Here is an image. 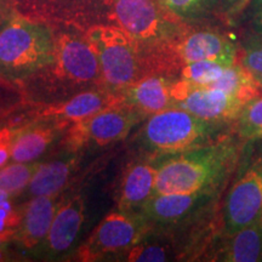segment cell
<instances>
[{
	"label": "cell",
	"mask_w": 262,
	"mask_h": 262,
	"mask_svg": "<svg viewBox=\"0 0 262 262\" xmlns=\"http://www.w3.org/2000/svg\"><path fill=\"white\" fill-rule=\"evenodd\" d=\"M242 146L232 134L209 145L156 157L155 194L215 192L237 166Z\"/></svg>",
	"instance_id": "1"
},
{
	"label": "cell",
	"mask_w": 262,
	"mask_h": 262,
	"mask_svg": "<svg viewBox=\"0 0 262 262\" xmlns=\"http://www.w3.org/2000/svg\"><path fill=\"white\" fill-rule=\"evenodd\" d=\"M231 123L206 120L180 107L148 117L137 142L153 158L209 145L232 135Z\"/></svg>",
	"instance_id": "2"
},
{
	"label": "cell",
	"mask_w": 262,
	"mask_h": 262,
	"mask_svg": "<svg viewBox=\"0 0 262 262\" xmlns=\"http://www.w3.org/2000/svg\"><path fill=\"white\" fill-rule=\"evenodd\" d=\"M56 35L45 22L19 15L0 29V78L21 81L48 68Z\"/></svg>",
	"instance_id": "3"
},
{
	"label": "cell",
	"mask_w": 262,
	"mask_h": 262,
	"mask_svg": "<svg viewBox=\"0 0 262 262\" xmlns=\"http://www.w3.org/2000/svg\"><path fill=\"white\" fill-rule=\"evenodd\" d=\"M239 42L227 32L187 24L169 44L143 60V68L152 73L176 75L180 68L194 62L237 63Z\"/></svg>",
	"instance_id": "4"
},
{
	"label": "cell",
	"mask_w": 262,
	"mask_h": 262,
	"mask_svg": "<svg viewBox=\"0 0 262 262\" xmlns=\"http://www.w3.org/2000/svg\"><path fill=\"white\" fill-rule=\"evenodd\" d=\"M110 22L133 38L141 62L169 44L187 25L170 15L160 0H113Z\"/></svg>",
	"instance_id": "5"
},
{
	"label": "cell",
	"mask_w": 262,
	"mask_h": 262,
	"mask_svg": "<svg viewBox=\"0 0 262 262\" xmlns=\"http://www.w3.org/2000/svg\"><path fill=\"white\" fill-rule=\"evenodd\" d=\"M85 37L96 52L108 90L119 93L143 77L136 42L123 29L111 24L94 25L85 29Z\"/></svg>",
	"instance_id": "6"
},
{
	"label": "cell",
	"mask_w": 262,
	"mask_h": 262,
	"mask_svg": "<svg viewBox=\"0 0 262 262\" xmlns=\"http://www.w3.org/2000/svg\"><path fill=\"white\" fill-rule=\"evenodd\" d=\"M41 73H47L49 83H60L64 90L86 88L102 81L96 52L85 34L74 31L56 35L54 60Z\"/></svg>",
	"instance_id": "7"
},
{
	"label": "cell",
	"mask_w": 262,
	"mask_h": 262,
	"mask_svg": "<svg viewBox=\"0 0 262 262\" xmlns=\"http://www.w3.org/2000/svg\"><path fill=\"white\" fill-rule=\"evenodd\" d=\"M148 228L140 214L111 212L79 249L78 256L81 261H94L107 255H123L145 238Z\"/></svg>",
	"instance_id": "8"
},
{
	"label": "cell",
	"mask_w": 262,
	"mask_h": 262,
	"mask_svg": "<svg viewBox=\"0 0 262 262\" xmlns=\"http://www.w3.org/2000/svg\"><path fill=\"white\" fill-rule=\"evenodd\" d=\"M143 119L142 114L119 100L112 106L71 125L68 143L72 150L84 145H112L125 139L133 127Z\"/></svg>",
	"instance_id": "9"
},
{
	"label": "cell",
	"mask_w": 262,
	"mask_h": 262,
	"mask_svg": "<svg viewBox=\"0 0 262 262\" xmlns=\"http://www.w3.org/2000/svg\"><path fill=\"white\" fill-rule=\"evenodd\" d=\"M19 15L48 24L73 25L89 28L108 24L113 0H12Z\"/></svg>",
	"instance_id": "10"
},
{
	"label": "cell",
	"mask_w": 262,
	"mask_h": 262,
	"mask_svg": "<svg viewBox=\"0 0 262 262\" xmlns=\"http://www.w3.org/2000/svg\"><path fill=\"white\" fill-rule=\"evenodd\" d=\"M173 107H180L206 120L231 123L237 119L247 101L237 95L181 79L172 83Z\"/></svg>",
	"instance_id": "11"
},
{
	"label": "cell",
	"mask_w": 262,
	"mask_h": 262,
	"mask_svg": "<svg viewBox=\"0 0 262 262\" xmlns=\"http://www.w3.org/2000/svg\"><path fill=\"white\" fill-rule=\"evenodd\" d=\"M261 217L262 158L229 189L222 210V234H233Z\"/></svg>",
	"instance_id": "12"
},
{
	"label": "cell",
	"mask_w": 262,
	"mask_h": 262,
	"mask_svg": "<svg viewBox=\"0 0 262 262\" xmlns=\"http://www.w3.org/2000/svg\"><path fill=\"white\" fill-rule=\"evenodd\" d=\"M85 221V206L80 195L60 203L44 242L35 248L37 256L45 260L64 256L79 238Z\"/></svg>",
	"instance_id": "13"
},
{
	"label": "cell",
	"mask_w": 262,
	"mask_h": 262,
	"mask_svg": "<svg viewBox=\"0 0 262 262\" xmlns=\"http://www.w3.org/2000/svg\"><path fill=\"white\" fill-rule=\"evenodd\" d=\"M215 192L153 194L139 214L148 226H173L192 219L211 201Z\"/></svg>",
	"instance_id": "14"
},
{
	"label": "cell",
	"mask_w": 262,
	"mask_h": 262,
	"mask_svg": "<svg viewBox=\"0 0 262 262\" xmlns=\"http://www.w3.org/2000/svg\"><path fill=\"white\" fill-rule=\"evenodd\" d=\"M173 80V77L166 74H146L119 91L120 101L148 118L152 114L173 107L171 95Z\"/></svg>",
	"instance_id": "15"
},
{
	"label": "cell",
	"mask_w": 262,
	"mask_h": 262,
	"mask_svg": "<svg viewBox=\"0 0 262 262\" xmlns=\"http://www.w3.org/2000/svg\"><path fill=\"white\" fill-rule=\"evenodd\" d=\"M119 94L111 90H86L64 102L51 104L38 113L40 119H52L62 126L73 125L119 101Z\"/></svg>",
	"instance_id": "16"
},
{
	"label": "cell",
	"mask_w": 262,
	"mask_h": 262,
	"mask_svg": "<svg viewBox=\"0 0 262 262\" xmlns=\"http://www.w3.org/2000/svg\"><path fill=\"white\" fill-rule=\"evenodd\" d=\"M157 171L158 168L155 159L150 162H139L129 166L119 188V211L139 214L142 206L155 194Z\"/></svg>",
	"instance_id": "17"
},
{
	"label": "cell",
	"mask_w": 262,
	"mask_h": 262,
	"mask_svg": "<svg viewBox=\"0 0 262 262\" xmlns=\"http://www.w3.org/2000/svg\"><path fill=\"white\" fill-rule=\"evenodd\" d=\"M58 205L56 196H33L26 205L14 238L26 249L38 248L49 233Z\"/></svg>",
	"instance_id": "18"
},
{
	"label": "cell",
	"mask_w": 262,
	"mask_h": 262,
	"mask_svg": "<svg viewBox=\"0 0 262 262\" xmlns=\"http://www.w3.org/2000/svg\"><path fill=\"white\" fill-rule=\"evenodd\" d=\"M63 130L64 126L52 119H42L25 129L16 130L11 142V159L18 163L35 162Z\"/></svg>",
	"instance_id": "19"
},
{
	"label": "cell",
	"mask_w": 262,
	"mask_h": 262,
	"mask_svg": "<svg viewBox=\"0 0 262 262\" xmlns=\"http://www.w3.org/2000/svg\"><path fill=\"white\" fill-rule=\"evenodd\" d=\"M78 157L67 153L62 158L39 164L27 189L32 196H57L70 181L77 168Z\"/></svg>",
	"instance_id": "20"
},
{
	"label": "cell",
	"mask_w": 262,
	"mask_h": 262,
	"mask_svg": "<svg viewBox=\"0 0 262 262\" xmlns=\"http://www.w3.org/2000/svg\"><path fill=\"white\" fill-rule=\"evenodd\" d=\"M225 238V243L216 251L212 260L224 262L262 261L261 219Z\"/></svg>",
	"instance_id": "21"
},
{
	"label": "cell",
	"mask_w": 262,
	"mask_h": 262,
	"mask_svg": "<svg viewBox=\"0 0 262 262\" xmlns=\"http://www.w3.org/2000/svg\"><path fill=\"white\" fill-rule=\"evenodd\" d=\"M164 9L183 24L221 18V0H160Z\"/></svg>",
	"instance_id": "22"
},
{
	"label": "cell",
	"mask_w": 262,
	"mask_h": 262,
	"mask_svg": "<svg viewBox=\"0 0 262 262\" xmlns=\"http://www.w3.org/2000/svg\"><path fill=\"white\" fill-rule=\"evenodd\" d=\"M232 133L243 143L262 140V94L244 104L233 122Z\"/></svg>",
	"instance_id": "23"
},
{
	"label": "cell",
	"mask_w": 262,
	"mask_h": 262,
	"mask_svg": "<svg viewBox=\"0 0 262 262\" xmlns=\"http://www.w3.org/2000/svg\"><path fill=\"white\" fill-rule=\"evenodd\" d=\"M239 42L238 61L262 91V33H245Z\"/></svg>",
	"instance_id": "24"
},
{
	"label": "cell",
	"mask_w": 262,
	"mask_h": 262,
	"mask_svg": "<svg viewBox=\"0 0 262 262\" xmlns=\"http://www.w3.org/2000/svg\"><path fill=\"white\" fill-rule=\"evenodd\" d=\"M39 164L33 163H18L10 164L0 169V189L8 192L10 195H16L27 187Z\"/></svg>",
	"instance_id": "25"
},
{
	"label": "cell",
	"mask_w": 262,
	"mask_h": 262,
	"mask_svg": "<svg viewBox=\"0 0 262 262\" xmlns=\"http://www.w3.org/2000/svg\"><path fill=\"white\" fill-rule=\"evenodd\" d=\"M226 67L228 66L217 63V62L201 61L183 66L182 68H180L176 75H178V79L185 80L187 83L209 86L221 77Z\"/></svg>",
	"instance_id": "26"
},
{
	"label": "cell",
	"mask_w": 262,
	"mask_h": 262,
	"mask_svg": "<svg viewBox=\"0 0 262 262\" xmlns=\"http://www.w3.org/2000/svg\"><path fill=\"white\" fill-rule=\"evenodd\" d=\"M171 248L159 243H149L142 241L124 253V260L130 262H159L171 260Z\"/></svg>",
	"instance_id": "27"
},
{
	"label": "cell",
	"mask_w": 262,
	"mask_h": 262,
	"mask_svg": "<svg viewBox=\"0 0 262 262\" xmlns=\"http://www.w3.org/2000/svg\"><path fill=\"white\" fill-rule=\"evenodd\" d=\"M250 0H221V19L226 24L233 25L243 15Z\"/></svg>",
	"instance_id": "28"
},
{
	"label": "cell",
	"mask_w": 262,
	"mask_h": 262,
	"mask_svg": "<svg viewBox=\"0 0 262 262\" xmlns=\"http://www.w3.org/2000/svg\"><path fill=\"white\" fill-rule=\"evenodd\" d=\"M243 15H247L253 31L262 33V0H250Z\"/></svg>",
	"instance_id": "29"
},
{
	"label": "cell",
	"mask_w": 262,
	"mask_h": 262,
	"mask_svg": "<svg viewBox=\"0 0 262 262\" xmlns=\"http://www.w3.org/2000/svg\"><path fill=\"white\" fill-rule=\"evenodd\" d=\"M15 131L9 129L0 130V166L4 165L9 157H11V142Z\"/></svg>",
	"instance_id": "30"
},
{
	"label": "cell",
	"mask_w": 262,
	"mask_h": 262,
	"mask_svg": "<svg viewBox=\"0 0 262 262\" xmlns=\"http://www.w3.org/2000/svg\"><path fill=\"white\" fill-rule=\"evenodd\" d=\"M15 237V231H6L0 232V248L4 247L11 238Z\"/></svg>",
	"instance_id": "31"
},
{
	"label": "cell",
	"mask_w": 262,
	"mask_h": 262,
	"mask_svg": "<svg viewBox=\"0 0 262 262\" xmlns=\"http://www.w3.org/2000/svg\"><path fill=\"white\" fill-rule=\"evenodd\" d=\"M15 226L10 222L8 219H4L0 216V232H6V231H15Z\"/></svg>",
	"instance_id": "32"
},
{
	"label": "cell",
	"mask_w": 262,
	"mask_h": 262,
	"mask_svg": "<svg viewBox=\"0 0 262 262\" xmlns=\"http://www.w3.org/2000/svg\"><path fill=\"white\" fill-rule=\"evenodd\" d=\"M10 196H11V195H10L8 192L2 191V189H0V206H2L3 204H4V203L8 202Z\"/></svg>",
	"instance_id": "33"
},
{
	"label": "cell",
	"mask_w": 262,
	"mask_h": 262,
	"mask_svg": "<svg viewBox=\"0 0 262 262\" xmlns=\"http://www.w3.org/2000/svg\"><path fill=\"white\" fill-rule=\"evenodd\" d=\"M3 19H4V12H3L2 10H0V24H2V22H3Z\"/></svg>",
	"instance_id": "34"
},
{
	"label": "cell",
	"mask_w": 262,
	"mask_h": 262,
	"mask_svg": "<svg viewBox=\"0 0 262 262\" xmlns=\"http://www.w3.org/2000/svg\"><path fill=\"white\" fill-rule=\"evenodd\" d=\"M261 220H262V217H261Z\"/></svg>",
	"instance_id": "35"
}]
</instances>
